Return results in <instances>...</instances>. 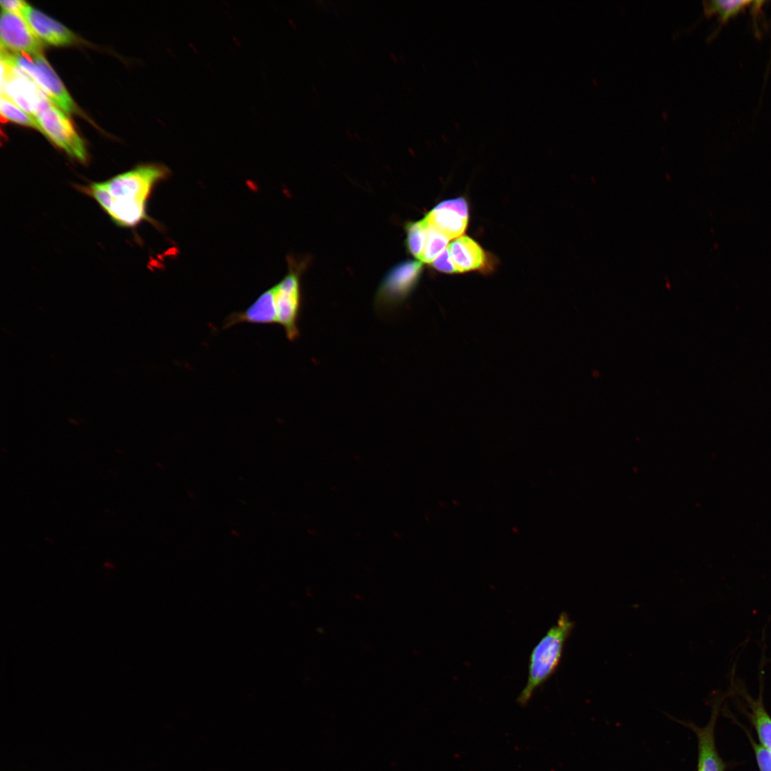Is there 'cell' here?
Listing matches in <instances>:
<instances>
[{"label": "cell", "mask_w": 771, "mask_h": 771, "mask_svg": "<svg viewBox=\"0 0 771 771\" xmlns=\"http://www.w3.org/2000/svg\"><path fill=\"white\" fill-rule=\"evenodd\" d=\"M170 171L163 165L146 163L120 173L106 181L79 186L93 198L113 221L121 227H134L148 220V198Z\"/></svg>", "instance_id": "cell-1"}, {"label": "cell", "mask_w": 771, "mask_h": 771, "mask_svg": "<svg viewBox=\"0 0 771 771\" xmlns=\"http://www.w3.org/2000/svg\"><path fill=\"white\" fill-rule=\"evenodd\" d=\"M574 628L568 615L563 612L555 625L533 647L529 658L527 682L517 702L525 706L536 689L541 687L557 670L564 645Z\"/></svg>", "instance_id": "cell-2"}, {"label": "cell", "mask_w": 771, "mask_h": 771, "mask_svg": "<svg viewBox=\"0 0 771 771\" xmlns=\"http://www.w3.org/2000/svg\"><path fill=\"white\" fill-rule=\"evenodd\" d=\"M43 131L59 148L69 156L86 163L88 153L84 141L76 132L66 114L46 96L35 115Z\"/></svg>", "instance_id": "cell-3"}, {"label": "cell", "mask_w": 771, "mask_h": 771, "mask_svg": "<svg viewBox=\"0 0 771 771\" xmlns=\"http://www.w3.org/2000/svg\"><path fill=\"white\" fill-rule=\"evenodd\" d=\"M12 54L16 66L33 79L55 105L67 114L77 112L78 109L74 100L42 54Z\"/></svg>", "instance_id": "cell-4"}, {"label": "cell", "mask_w": 771, "mask_h": 771, "mask_svg": "<svg viewBox=\"0 0 771 771\" xmlns=\"http://www.w3.org/2000/svg\"><path fill=\"white\" fill-rule=\"evenodd\" d=\"M421 271L422 263L416 261H405L392 268L377 291V311L386 312L403 303L416 286Z\"/></svg>", "instance_id": "cell-5"}, {"label": "cell", "mask_w": 771, "mask_h": 771, "mask_svg": "<svg viewBox=\"0 0 771 771\" xmlns=\"http://www.w3.org/2000/svg\"><path fill=\"white\" fill-rule=\"evenodd\" d=\"M277 324L282 326L286 337L291 342L300 336L298 321L301 313V290L297 273L291 271L273 286Z\"/></svg>", "instance_id": "cell-6"}, {"label": "cell", "mask_w": 771, "mask_h": 771, "mask_svg": "<svg viewBox=\"0 0 771 771\" xmlns=\"http://www.w3.org/2000/svg\"><path fill=\"white\" fill-rule=\"evenodd\" d=\"M1 48L13 54H42L44 43L21 16L3 10L0 20Z\"/></svg>", "instance_id": "cell-7"}, {"label": "cell", "mask_w": 771, "mask_h": 771, "mask_svg": "<svg viewBox=\"0 0 771 771\" xmlns=\"http://www.w3.org/2000/svg\"><path fill=\"white\" fill-rule=\"evenodd\" d=\"M22 17L46 44L65 46L77 41L76 35L71 30L28 4L24 9Z\"/></svg>", "instance_id": "cell-8"}, {"label": "cell", "mask_w": 771, "mask_h": 771, "mask_svg": "<svg viewBox=\"0 0 771 771\" xmlns=\"http://www.w3.org/2000/svg\"><path fill=\"white\" fill-rule=\"evenodd\" d=\"M448 248L457 273L486 268V253L471 238L466 236L457 238Z\"/></svg>", "instance_id": "cell-9"}, {"label": "cell", "mask_w": 771, "mask_h": 771, "mask_svg": "<svg viewBox=\"0 0 771 771\" xmlns=\"http://www.w3.org/2000/svg\"><path fill=\"white\" fill-rule=\"evenodd\" d=\"M715 715H713L708 725L703 728L690 725V727L696 732L698 739L697 771L724 770V763L718 755L715 745Z\"/></svg>", "instance_id": "cell-10"}, {"label": "cell", "mask_w": 771, "mask_h": 771, "mask_svg": "<svg viewBox=\"0 0 771 771\" xmlns=\"http://www.w3.org/2000/svg\"><path fill=\"white\" fill-rule=\"evenodd\" d=\"M428 224L449 240L460 237L468 226V218L448 208L435 206L425 217Z\"/></svg>", "instance_id": "cell-11"}, {"label": "cell", "mask_w": 771, "mask_h": 771, "mask_svg": "<svg viewBox=\"0 0 771 771\" xmlns=\"http://www.w3.org/2000/svg\"><path fill=\"white\" fill-rule=\"evenodd\" d=\"M752 3V1H721L712 0L705 1L703 4L704 13L707 17L717 14L721 24L727 23L732 17L735 16Z\"/></svg>", "instance_id": "cell-12"}, {"label": "cell", "mask_w": 771, "mask_h": 771, "mask_svg": "<svg viewBox=\"0 0 771 771\" xmlns=\"http://www.w3.org/2000/svg\"><path fill=\"white\" fill-rule=\"evenodd\" d=\"M0 112L9 121L31 127L43 133L42 128L36 117L28 114L6 96L1 94Z\"/></svg>", "instance_id": "cell-13"}, {"label": "cell", "mask_w": 771, "mask_h": 771, "mask_svg": "<svg viewBox=\"0 0 771 771\" xmlns=\"http://www.w3.org/2000/svg\"><path fill=\"white\" fill-rule=\"evenodd\" d=\"M752 720L762 745L771 752V717L761 700L752 704Z\"/></svg>", "instance_id": "cell-14"}, {"label": "cell", "mask_w": 771, "mask_h": 771, "mask_svg": "<svg viewBox=\"0 0 771 771\" xmlns=\"http://www.w3.org/2000/svg\"><path fill=\"white\" fill-rule=\"evenodd\" d=\"M428 222L424 218L410 223L406 227V244L409 251L418 259L423 251L427 238Z\"/></svg>", "instance_id": "cell-15"}, {"label": "cell", "mask_w": 771, "mask_h": 771, "mask_svg": "<svg viewBox=\"0 0 771 771\" xmlns=\"http://www.w3.org/2000/svg\"><path fill=\"white\" fill-rule=\"evenodd\" d=\"M449 239L428 224L427 238L420 260L432 263L447 247Z\"/></svg>", "instance_id": "cell-16"}, {"label": "cell", "mask_w": 771, "mask_h": 771, "mask_svg": "<svg viewBox=\"0 0 771 771\" xmlns=\"http://www.w3.org/2000/svg\"><path fill=\"white\" fill-rule=\"evenodd\" d=\"M432 264L435 269L441 272L448 273H457L448 247L435 258Z\"/></svg>", "instance_id": "cell-17"}, {"label": "cell", "mask_w": 771, "mask_h": 771, "mask_svg": "<svg viewBox=\"0 0 771 771\" xmlns=\"http://www.w3.org/2000/svg\"><path fill=\"white\" fill-rule=\"evenodd\" d=\"M757 762L760 771H771V752L762 745H754Z\"/></svg>", "instance_id": "cell-18"}, {"label": "cell", "mask_w": 771, "mask_h": 771, "mask_svg": "<svg viewBox=\"0 0 771 771\" xmlns=\"http://www.w3.org/2000/svg\"><path fill=\"white\" fill-rule=\"evenodd\" d=\"M437 206L440 208H444L450 209L463 217L468 218V208L467 202L464 198H459L452 200H448L440 203Z\"/></svg>", "instance_id": "cell-19"}, {"label": "cell", "mask_w": 771, "mask_h": 771, "mask_svg": "<svg viewBox=\"0 0 771 771\" xmlns=\"http://www.w3.org/2000/svg\"><path fill=\"white\" fill-rule=\"evenodd\" d=\"M26 2L21 0H1L0 4L3 10L22 16V12Z\"/></svg>", "instance_id": "cell-20"}, {"label": "cell", "mask_w": 771, "mask_h": 771, "mask_svg": "<svg viewBox=\"0 0 771 771\" xmlns=\"http://www.w3.org/2000/svg\"><path fill=\"white\" fill-rule=\"evenodd\" d=\"M390 56H391V59H393V61H395V62H397V61H398V59H397V58H396V56H395V54H393V53H391V54H390Z\"/></svg>", "instance_id": "cell-21"}]
</instances>
